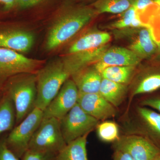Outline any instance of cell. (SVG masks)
<instances>
[{"label":"cell","mask_w":160,"mask_h":160,"mask_svg":"<svg viewBox=\"0 0 160 160\" xmlns=\"http://www.w3.org/2000/svg\"><path fill=\"white\" fill-rule=\"evenodd\" d=\"M109 47V45H106L92 50L67 54L63 58L62 61L70 77L80 70L97 62Z\"/></svg>","instance_id":"4fadbf2b"},{"label":"cell","mask_w":160,"mask_h":160,"mask_svg":"<svg viewBox=\"0 0 160 160\" xmlns=\"http://www.w3.org/2000/svg\"><path fill=\"white\" fill-rule=\"evenodd\" d=\"M155 160H160V153L159 155L157 157V158H156Z\"/></svg>","instance_id":"836d02e7"},{"label":"cell","mask_w":160,"mask_h":160,"mask_svg":"<svg viewBox=\"0 0 160 160\" xmlns=\"http://www.w3.org/2000/svg\"><path fill=\"white\" fill-rule=\"evenodd\" d=\"M136 66H109L104 69L101 74L103 78L126 85L131 80Z\"/></svg>","instance_id":"44dd1931"},{"label":"cell","mask_w":160,"mask_h":160,"mask_svg":"<svg viewBox=\"0 0 160 160\" xmlns=\"http://www.w3.org/2000/svg\"><path fill=\"white\" fill-rule=\"evenodd\" d=\"M56 156L28 149L23 155L22 160H53Z\"/></svg>","instance_id":"484cf974"},{"label":"cell","mask_w":160,"mask_h":160,"mask_svg":"<svg viewBox=\"0 0 160 160\" xmlns=\"http://www.w3.org/2000/svg\"><path fill=\"white\" fill-rule=\"evenodd\" d=\"M0 160H20L8 148L6 139L0 140Z\"/></svg>","instance_id":"4316f807"},{"label":"cell","mask_w":160,"mask_h":160,"mask_svg":"<svg viewBox=\"0 0 160 160\" xmlns=\"http://www.w3.org/2000/svg\"><path fill=\"white\" fill-rule=\"evenodd\" d=\"M114 149L126 152L134 160H155L160 149L149 139L139 135H127L115 142Z\"/></svg>","instance_id":"9c48e42d"},{"label":"cell","mask_w":160,"mask_h":160,"mask_svg":"<svg viewBox=\"0 0 160 160\" xmlns=\"http://www.w3.org/2000/svg\"><path fill=\"white\" fill-rule=\"evenodd\" d=\"M71 77L79 93H99L102 77L93 66L80 70Z\"/></svg>","instance_id":"2e32d148"},{"label":"cell","mask_w":160,"mask_h":160,"mask_svg":"<svg viewBox=\"0 0 160 160\" xmlns=\"http://www.w3.org/2000/svg\"><path fill=\"white\" fill-rule=\"evenodd\" d=\"M135 32V36L128 49L133 51L142 60L150 57L158 49V44L150 27H142L136 29Z\"/></svg>","instance_id":"9a60e30c"},{"label":"cell","mask_w":160,"mask_h":160,"mask_svg":"<svg viewBox=\"0 0 160 160\" xmlns=\"http://www.w3.org/2000/svg\"><path fill=\"white\" fill-rule=\"evenodd\" d=\"M0 2L2 3L6 10H9L17 6V0H0Z\"/></svg>","instance_id":"1f68e13d"},{"label":"cell","mask_w":160,"mask_h":160,"mask_svg":"<svg viewBox=\"0 0 160 160\" xmlns=\"http://www.w3.org/2000/svg\"><path fill=\"white\" fill-rule=\"evenodd\" d=\"M61 130L66 144L89 134L96 128L99 121L84 111L77 104L60 120Z\"/></svg>","instance_id":"8992f818"},{"label":"cell","mask_w":160,"mask_h":160,"mask_svg":"<svg viewBox=\"0 0 160 160\" xmlns=\"http://www.w3.org/2000/svg\"><path fill=\"white\" fill-rule=\"evenodd\" d=\"M79 93L74 81L72 79H68L43 111V119L55 118L62 119L77 104Z\"/></svg>","instance_id":"ba28073f"},{"label":"cell","mask_w":160,"mask_h":160,"mask_svg":"<svg viewBox=\"0 0 160 160\" xmlns=\"http://www.w3.org/2000/svg\"><path fill=\"white\" fill-rule=\"evenodd\" d=\"M112 160H134L132 158L130 155L128 153L118 150V149H114V152L113 153Z\"/></svg>","instance_id":"4dcf8cb0"},{"label":"cell","mask_w":160,"mask_h":160,"mask_svg":"<svg viewBox=\"0 0 160 160\" xmlns=\"http://www.w3.org/2000/svg\"><path fill=\"white\" fill-rule=\"evenodd\" d=\"M6 94L12 100L16 112V124H19L35 108L37 96L36 73H24L11 78Z\"/></svg>","instance_id":"3957f363"},{"label":"cell","mask_w":160,"mask_h":160,"mask_svg":"<svg viewBox=\"0 0 160 160\" xmlns=\"http://www.w3.org/2000/svg\"><path fill=\"white\" fill-rule=\"evenodd\" d=\"M86 134L66 145L53 160H89L87 156Z\"/></svg>","instance_id":"ac0fdd59"},{"label":"cell","mask_w":160,"mask_h":160,"mask_svg":"<svg viewBox=\"0 0 160 160\" xmlns=\"http://www.w3.org/2000/svg\"><path fill=\"white\" fill-rule=\"evenodd\" d=\"M138 113L149 139L160 149V114L145 107H139Z\"/></svg>","instance_id":"e0dca14e"},{"label":"cell","mask_w":160,"mask_h":160,"mask_svg":"<svg viewBox=\"0 0 160 160\" xmlns=\"http://www.w3.org/2000/svg\"><path fill=\"white\" fill-rule=\"evenodd\" d=\"M35 37L31 32L21 29L0 31V47L18 52H28L34 44Z\"/></svg>","instance_id":"7c38bea8"},{"label":"cell","mask_w":160,"mask_h":160,"mask_svg":"<svg viewBox=\"0 0 160 160\" xmlns=\"http://www.w3.org/2000/svg\"><path fill=\"white\" fill-rule=\"evenodd\" d=\"M37 96L35 107L44 111L70 75L62 60L52 61L37 72Z\"/></svg>","instance_id":"7a4b0ae2"},{"label":"cell","mask_w":160,"mask_h":160,"mask_svg":"<svg viewBox=\"0 0 160 160\" xmlns=\"http://www.w3.org/2000/svg\"><path fill=\"white\" fill-rule=\"evenodd\" d=\"M160 43H159V44L158 46H159V45H160Z\"/></svg>","instance_id":"d590c367"},{"label":"cell","mask_w":160,"mask_h":160,"mask_svg":"<svg viewBox=\"0 0 160 160\" xmlns=\"http://www.w3.org/2000/svg\"><path fill=\"white\" fill-rule=\"evenodd\" d=\"M154 3L158 6L160 9V0H154Z\"/></svg>","instance_id":"d6a6232c"},{"label":"cell","mask_w":160,"mask_h":160,"mask_svg":"<svg viewBox=\"0 0 160 160\" xmlns=\"http://www.w3.org/2000/svg\"><path fill=\"white\" fill-rule=\"evenodd\" d=\"M97 132L99 138L105 142H115L119 139L117 124L111 121H105L98 124Z\"/></svg>","instance_id":"cb8c5ba5"},{"label":"cell","mask_w":160,"mask_h":160,"mask_svg":"<svg viewBox=\"0 0 160 160\" xmlns=\"http://www.w3.org/2000/svg\"><path fill=\"white\" fill-rule=\"evenodd\" d=\"M159 49H160V44L159 45Z\"/></svg>","instance_id":"e575fe53"},{"label":"cell","mask_w":160,"mask_h":160,"mask_svg":"<svg viewBox=\"0 0 160 160\" xmlns=\"http://www.w3.org/2000/svg\"><path fill=\"white\" fill-rule=\"evenodd\" d=\"M119 19L110 25L113 29H125L130 28L132 22L138 14V12L133 6L122 13Z\"/></svg>","instance_id":"d4e9b609"},{"label":"cell","mask_w":160,"mask_h":160,"mask_svg":"<svg viewBox=\"0 0 160 160\" xmlns=\"http://www.w3.org/2000/svg\"><path fill=\"white\" fill-rule=\"evenodd\" d=\"M42 62L0 47V79L24 73H37Z\"/></svg>","instance_id":"52a82bcc"},{"label":"cell","mask_w":160,"mask_h":160,"mask_svg":"<svg viewBox=\"0 0 160 160\" xmlns=\"http://www.w3.org/2000/svg\"><path fill=\"white\" fill-rule=\"evenodd\" d=\"M141 59L133 51L129 49L121 47L108 48L99 60L93 65L94 68L101 73L109 66H136Z\"/></svg>","instance_id":"8fae6325"},{"label":"cell","mask_w":160,"mask_h":160,"mask_svg":"<svg viewBox=\"0 0 160 160\" xmlns=\"http://www.w3.org/2000/svg\"><path fill=\"white\" fill-rule=\"evenodd\" d=\"M43 111L35 107L6 139V145L18 158H22L28 149L29 143L42 122Z\"/></svg>","instance_id":"5b68a950"},{"label":"cell","mask_w":160,"mask_h":160,"mask_svg":"<svg viewBox=\"0 0 160 160\" xmlns=\"http://www.w3.org/2000/svg\"><path fill=\"white\" fill-rule=\"evenodd\" d=\"M132 0H97L92 7L98 14H122L132 6Z\"/></svg>","instance_id":"7402d4cb"},{"label":"cell","mask_w":160,"mask_h":160,"mask_svg":"<svg viewBox=\"0 0 160 160\" xmlns=\"http://www.w3.org/2000/svg\"><path fill=\"white\" fill-rule=\"evenodd\" d=\"M15 123L14 104L6 93L0 100V134L12 129Z\"/></svg>","instance_id":"ffe728a7"},{"label":"cell","mask_w":160,"mask_h":160,"mask_svg":"<svg viewBox=\"0 0 160 160\" xmlns=\"http://www.w3.org/2000/svg\"><path fill=\"white\" fill-rule=\"evenodd\" d=\"M92 7L67 8L55 19L47 33L46 49L52 51L62 46L86 27L97 15Z\"/></svg>","instance_id":"6da1fadb"},{"label":"cell","mask_w":160,"mask_h":160,"mask_svg":"<svg viewBox=\"0 0 160 160\" xmlns=\"http://www.w3.org/2000/svg\"><path fill=\"white\" fill-rule=\"evenodd\" d=\"M78 104L89 115L100 120L114 117L116 109L99 93H79Z\"/></svg>","instance_id":"30bf717a"},{"label":"cell","mask_w":160,"mask_h":160,"mask_svg":"<svg viewBox=\"0 0 160 160\" xmlns=\"http://www.w3.org/2000/svg\"><path fill=\"white\" fill-rule=\"evenodd\" d=\"M111 39V35L106 32L97 30L87 32L72 43L67 54L97 49L108 45Z\"/></svg>","instance_id":"5bb4252c"},{"label":"cell","mask_w":160,"mask_h":160,"mask_svg":"<svg viewBox=\"0 0 160 160\" xmlns=\"http://www.w3.org/2000/svg\"><path fill=\"white\" fill-rule=\"evenodd\" d=\"M66 145L60 120L49 118L42 120L32 138L28 149L56 155Z\"/></svg>","instance_id":"277c9868"},{"label":"cell","mask_w":160,"mask_h":160,"mask_svg":"<svg viewBox=\"0 0 160 160\" xmlns=\"http://www.w3.org/2000/svg\"><path fill=\"white\" fill-rule=\"evenodd\" d=\"M126 92V85L102 78L99 93L115 108L122 103Z\"/></svg>","instance_id":"d6986e66"},{"label":"cell","mask_w":160,"mask_h":160,"mask_svg":"<svg viewBox=\"0 0 160 160\" xmlns=\"http://www.w3.org/2000/svg\"><path fill=\"white\" fill-rule=\"evenodd\" d=\"M44 0H17V6L21 9H26L38 5Z\"/></svg>","instance_id":"f546056e"},{"label":"cell","mask_w":160,"mask_h":160,"mask_svg":"<svg viewBox=\"0 0 160 160\" xmlns=\"http://www.w3.org/2000/svg\"></svg>","instance_id":"8d00e7d4"},{"label":"cell","mask_w":160,"mask_h":160,"mask_svg":"<svg viewBox=\"0 0 160 160\" xmlns=\"http://www.w3.org/2000/svg\"><path fill=\"white\" fill-rule=\"evenodd\" d=\"M154 3V0H132V6L138 13H142L149 6Z\"/></svg>","instance_id":"83f0119b"},{"label":"cell","mask_w":160,"mask_h":160,"mask_svg":"<svg viewBox=\"0 0 160 160\" xmlns=\"http://www.w3.org/2000/svg\"><path fill=\"white\" fill-rule=\"evenodd\" d=\"M142 105L156 109L160 112V97L150 98L143 100Z\"/></svg>","instance_id":"f1b7e54d"},{"label":"cell","mask_w":160,"mask_h":160,"mask_svg":"<svg viewBox=\"0 0 160 160\" xmlns=\"http://www.w3.org/2000/svg\"><path fill=\"white\" fill-rule=\"evenodd\" d=\"M160 88V71L153 72L141 80L133 92V95L150 93Z\"/></svg>","instance_id":"603a6c76"}]
</instances>
